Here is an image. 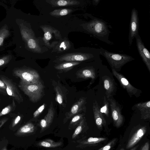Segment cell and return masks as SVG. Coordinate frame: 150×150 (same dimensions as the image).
Returning <instances> with one entry per match:
<instances>
[{
  "mask_svg": "<svg viewBox=\"0 0 150 150\" xmlns=\"http://www.w3.org/2000/svg\"><path fill=\"white\" fill-rule=\"evenodd\" d=\"M62 143L61 142H56L53 140L47 139L40 141L38 144V146L54 148L61 146Z\"/></svg>",
  "mask_w": 150,
  "mask_h": 150,
  "instance_id": "ac0fdd59",
  "label": "cell"
},
{
  "mask_svg": "<svg viewBox=\"0 0 150 150\" xmlns=\"http://www.w3.org/2000/svg\"><path fill=\"white\" fill-rule=\"evenodd\" d=\"M71 10L69 9H60L54 10L50 13V14L55 16H65L70 13Z\"/></svg>",
  "mask_w": 150,
  "mask_h": 150,
  "instance_id": "ffe728a7",
  "label": "cell"
},
{
  "mask_svg": "<svg viewBox=\"0 0 150 150\" xmlns=\"http://www.w3.org/2000/svg\"><path fill=\"white\" fill-rule=\"evenodd\" d=\"M1 79L6 86V91L7 94L13 97L18 103L22 102L23 98L22 95L14 83L11 80L6 77H2Z\"/></svg>",
  "mask_w": 150,
  "mask_h": 150,
  "instance_id": "8992f818",
  "label": "cell"
},
{
  "mask_svg": "<svg viewBox=\"0 0 150 150\" xmlns=\"http://www.w3.org/2000/svg\"><path fill=\"white\" fill-rule=\"evenodd\" d=\"M100 49V55L106 59L111 69L117 71H120L125 64L134 59L132 56L125 54L111 52L101 47Z\"/></svg>",
  "mask_w": 150,
  "mask_h": 150,
  "instance_id": "6da1fadb",
  "label": "cell"
},
{
  "mask_svg": "<svg viewBox=\"0 0 150 150\" xmlns=\"http://www.w3.org/2000/svg\"><path fill=\"white\" fill-rule=\"evenodd\" d=\"M14 100H13L12 103L6 106L0 112V117L9 113L15 107V104Z\"/></svg>",
  "mask_w": 150,
  "mask_h": 150,
  "instance_id": "cb8c5ba5",
  "label": "cell"
},
{
  "mask_svg": "<svg viewBox=\"0 0 150 150\" xmlns=\"http://www.w3.org/2000/svg\"><path fill=\"white\" fill-rule=\"evenodd\" d=\"M84 120L83 119L80 122L79 124L75 129L72 135V138L74 139L81 132L84 123Z\"/></svg>",
  "mask_w": 150,
  "mask_h": 150,
  "instance_id": "d4e9b609",
  "label": "cell"
},
{
  "mask_svg": "<svg viewBox=\"0 0 150 150\" xmlns=\"http://www.w3.org/2000/svg\"><path fill=\"white\" fill-rule=\"evenodd\" d=\"M86 102V100L84 98H80L72 106L69 111L67 114V118H70L84 109Z\"/></svg>",
  "mask_w": 150,
  "mask_h": 150,
  "instance_id": "7c38bea8",
  "label": "cell"
},
{
  "mask_svg": "<svg viewBox=\"0 0 150 150\" xmlns=\"http://www.w3.org/2000/svg\"><path fill=\"white\" fill-rule=\"evenodd\" d=\"M108 99L110 103L112 116L114 125L117 127H119L123 122V116L121 113L120 107L117 105L115 100L112 98Z\"/></svg>",
  "mask_w": 150,
  "mask_h": 150,
  "instance_id": "ba28073f",
  "label": "cell"
},
{
  "mask_svg": "<svg viewBox=\"0 0 150 150\" xmlns=\"http://www.w3.org/2000/svg\"><path fill=\"white\" fill-rule=\"evenodd\" d=\"M28 44L29 47L31 49H34L37 47L36 42L33 39H29Z\"/></svg>",
  "mask_w": 150,
  "mask_h": 150,
  "instance_id": "f546056e",
  "label": "cell"
},
{
  "mask_svg": "<svg viewBox=\"0 0 150 150\" xmlns=\"http://www.w3.org/2000/svg\"><path fill=\"white\" fill-rule=\"evenodd\" d=\"M137 147H138V146H135V147L132 148L130 150H136V149H137ZM120 150H124L123 149H122Z\"/></svg>",
  "mask_w": 150,
  "mask_h": 150,
  "instance_id": "8d00e7d4",
  "label": "cell"
},
{
  "mask_svg": "<svg viewBox=\"0 0 150 150\" xmlns=\"http://www.w3.org/2000/svg\"><path fill=\"white\" fill-rule=\"evenodd\" d=\"M109 103L106 99V97L104 96L103 98V105L100 109V112L102 113L105 114L108 117L109 114Z\"/></svg>",
  "mask_w": 150,
  "mask_h": 150,
  "instance_id": "603a6c76",
  "label": "cell"
},
{
  "mask_svg": "<svg viewBox=\"0 0 150 150\" xmlns=\"http://www.w3.org/2000/svg\"><path fill=\"white\" fill-rule=\"evenodd\" d=\"M48 3L54 6H64L76 5L79 4V2L76 0H50Z\"/></svg>",
  "mask_w": 150,
  "mask_h": 150,
  "instance_id": "2e32d148",
  "label": "cell"
},
{
  "mask_svg": "<svg viewBox=\"0 0 150 150\" xmlns=\"http://www.w3.org/2000/svg\"><path fill=\"white\" fill-rule=\"evenodd\" d=\"M116 139H114L110 142L108 144L98 150H110L114 144Z\"/></svg>",
  "mask_w": 150,
  "mask_h": 150,
  "instance_id": "f1b7e54d",
  "label": "cell"
},
{
  "mask_svg": "<svg viewBox=\"0 0 150 150\" xmlns=\"http://www.w3.org/2000/svg\"><path fill=\"white\" fill-rule=\"evenodd\" d=\"M111 69L113 75L118 80L122 86L126 90L129 95L130 96L132 95L136 97L139 96L141 91L132 85L127 79L122 74L113 69Z\"/></svg>",
  "mask_w": 150,
  "mask_h": 150,
  "instance_id": "277c9868",
  "label": "cell"
},
{
  "mask_svg": "<svg viewBox=\"0 0 150 150\" xmlns=\"http://www.w3.org/2000/svg\"><path fill=\"white\" fill-rule=\"evenodd\" d=\"M106 139V138H105L90 137L82 143L84 144H93L99 143Z\"/></svg>",
  "mask_w": 150,
  "mask_h": 150,
  "instance_id": "44dd1931",
  "label": "cell"
},
{
  "mask_svg": "<svg viewBox=\"0 0 150 150\" xmlns=\"http://www.w3.org/2000/svg\"><path fill=\"white\" fill-rule=\"evenodd\" d=\"M79 62H66L59 64L55 67L58 70L67 71L71 69L74 66L80 64Z\"/></svg>",
  "mask_w": 150,
  "mask_h": 150,
  "instance_id": "d6986e66",
  "label": "cell"
},
{
  "mask_svg": "<svg viewBox=\"0 0 150 150\" xmlns=\"http://www.w3.org/2000/svg\"><path fill=\"white\" fill-rule=\"evenodd\" d=\"M83 114H79L75 115L71 120L70 124H75L80 122L83 119Z\"/></svg>",
  "mask_w": 150,
  "mask_h": 150,
  "instance_id": "4316f807",
  "label": "cell"
},
{
  "mask_svg": "<svg viewBox=\"0 0 150 150\" xmlns=\"http://www.w3.org/2000/svg\"><path fill=\"white\" fill-rule=\"evenodd\" d=\"M8 118H5L0 120V128L6 122Z\"/></svg>",
  "mask_w": 150,
  "mask_h": 150,
  "instance_id": "e575fe53",
  "label": "cell"
},
{
  "mask_svg": "<svg viewBox=\"0 0 150 150\" xmlns=\"http://www.w3.org/2000/svg\"><path fill=\"white\" fill-rule=\"evenodd\" d=\"M14 75L19 77L22 81L28 84L42 83L39 74L36 71L30 69H18L14 71Z\"/></svg>",
  "mask_w": 150,
  "mask_h": 150,
  "instance_id": "3957f363",
  "label": "cell"
},
{
  "mask_svg": "<svg viewBox=\"0 0 150 150\" xmlns=\"http://www.w3.org/2000/svg\"><path fill=\"white\" fill-rule=\"evenodd\" d=\"M95 69L93 66H90L87 68L79 70L76 75L79 78L83 79H91L92 81H94L96 78Z\"/></svg>",
  "mask_w": 150,
  "mask_h": 150,
  "instance_id": "5bb4252c",
  "label": "cell"
},
{
  "mask_svg": "<svg viewBox=\"0 0 150 150\" xmlns=\"http://www.w3.org/2000/svg\"><path fill=\"white\" fill-rule=\"evenodd\" d=\"M105 94L108 98H110L115 90L114 83L112 79L108 76H104L103 79Z\"/></svg>",
  "mask_w": 150,
  "mask_h": 150,
  "instance_id": "9a60e30c",
  "label": "cell"
},
{
  "mask_svg": "<svg viewBox=\"0 0 150 150\" xmlns=\"http://www.w3.org/2000/svg\"><path fill=\"white\" fill-rule=\"evenodd\" d=\"M35 130V126L32 123L29 122L21 127L18 130L16 134L21 135L33 133Z\"/></svg>",
  "mask_w": 150,
  "mask_h": 150,
  "instance_id": "e0dca14e",
  "label": "cell"
},
{
  "mask_svg": "<svg viewBox=\"0 0 150 150\" xmlns=\"http://www.w3.org/2000/svg\"><path fill=\"white\" fill-rule=\"evenodd\" d=\"M93 110L96 125L98 129H101L103 125L106 124V121L102 113L100 112L98 104L96 100L93 103Z\"/></svg>",
  "mask_w": 150,
  "mask_h": 150,
  "instance_id": "30bf717a",
  "label": "cell"
},
{
  "mask_svg": "<svg viewBox=\"0 0 150 150\" xmlns=\"http://www.w3.org/2000/svg\"><path fill=\"white\" fill-rule=\"evenodd\" d=\"M52 33L49 31H46L44 34V38L46 41L50 40L52 38Z\"/></svg>",
  "mask_w": 150,
  "mask_h": 150,
  "instance_id": "4dcf8cb0",
  "label": "cell"
},
{
  "mask_svg": "<svg viewBox=\"0 0 150 150\" xmlns=\"http://www.w3.org/2000/svg\"><path fill=\"white\" fill-rule=\"evenodd\" d=\"M135 38L136 39V45L139 54L149 71L150 72V53L144 46L139 33Z\"/></svg>",
  "mask_w": 150,
  "mask_h": 150,
  "instance_id": "52a82bcc",
  "label": "cell"
},
{
  "mask_svg": "<svg viewBox=\"0 0 150 150\" xmlns=\"http://www.w3.org/2000/svg\"><path fill=\"white\" fill-rule=\"evenodd\" d=\"M46 105V104L43 103L33 113V117L34 118H35L37 117L42 113L44 110Z\"/></svg>",
  "mask_w": 150,
  "mask_h": 150,
  "instance_id": "83f0119b",
  "label": "cell"
},
{
  "mask_svg": "<svg viewBox=\"0 0 150 150\" xmlns=\"http://www.w3.org/2000/svg\"><path fill=\"white\" fill-rule=\"evenodd\" d=\"M136 107L140 111L141 118L147 119L150 118V101L137 103L135 105Z\"/></svg>",
  "mask_w": 150,
  "mask_h": 150,
  "instance_id": "4fadbf2b",
  "label": "cell"
},
{
  "mask_svg": "<svg viewBox=\"0 0 150 150\" xmlns=\"http://www.w3.org/2000/svg\"><path fill=\"white\" fill-rule=\"evenodd\" d=\"M139 18L138 12L135 8L131 11L128 35L129 43L132 45L134 39L139 33Z\"/></svg>",
  "mask_w": 150,
  "mask_h": 150,
  "instance_id": "5b68a950",
  "label": "cell"
},
{
  "mask_svg": "<svg viewBox=\"0 0 150 150\" xmlns=\"http://www.w3.org/2000/svg\"><path fill=\"white\" fill-rule=\"evenodd\" d=\"M149 143L148 142H147L144 144L141 150H149Z\"/></svg>",
  "mask_w": 150,
  "mask_h": 150,
  "instance_id": "d6a6232c",
  "label": "cell"
},
{
  "mask_svg": "<svg viewBox=\"0 0 150 150\" xmlns=\"http://www.w3.org/2000/svg\"><path fill=\"white\" fill-rule=\"evenodd\" d=\"M146 130V126H143L138 129L128 141L126 148H130L136 144L144 135Z\"/></svg>",
  "mask_w": 150,
  "mask_h": 150,
  "instance_id": "8fae6325",
  "label": "cell"
},
{
  "mask_svg": "<svg viewBox=\"0 0 150 150\" xmlns=\"http://www.w3.org/2000/svg\"><path fill=\"white\" fill-rule=\"evenodd\" d=\"M6 86L4 83L0 79V88L6 91Z\"/></svg>",
  "mask_w": 150,
  "mask_h": 150,
  "instance_id": "836d02e7",
  "label": "cell"
},
{
  "mask_svg": "<svg viewBox=\"0 0 150 150\" xmlns=\"http://www.w3.org/2000/svg\"><path fill=\"white\" fill-rule=\"evenodd\" d=\"M21 119V117L20 115L17 116L14 119L13 122L12 126L13 127L16 126L20 121Z\"/></svg>",
  "mask_w": 150,
  "mask_h": 150,
  "instance_id": "1f68e13d",
  "label": "cell"
},
{
  "mask_svg": "<svg viewBox=\"0 0 150 150\" xmlns=\"http://www.w3.org/2000/svg\"><path fill=\"white\" fill-rule=\"evenodd\" d=\"M3 40V39L2 38L0 37V45L2 43Z\"/></svg>",
  "mask_w": 150,
  "mask_h": 150,
  "instance_id": "74e56055",
  "label": "cell"
},
{
  "mask_svg": "<svg viewBox=\"0 0 150 150\" xmlns=\"http://www.w3.org/2000/svg\"><path fill=\"white\" fill-rule=\"evenodd\" d=\"M100 1V0H95L93 1L94 2L93 3H94V5H97L99 3V2Z\"/></svg>",
  "mask_w": 150,
  "mask_h": 150,
  "instance_id": "d590c367",
  "label": "cell"
},
{
  "mask_svg": "<svg viewBox=\"0 0 150 150\" xmlns=\"http://www.w3.org/2000/svg\"><path fill=\"white\" fill-rule=\"evenodd\" d=\"M2 150H7L6 148H4Z\"/></svg>",
  "mask_w": 150,
  "mask_h": 150,
  "instance_id": "f35d334b",
  "label": "cell"
},
{
  "mask_svg": "<svg viewBox=\"0 0 150 150\" xmlns=\"http://www.w3.org/2000/svg\"><path fill=\"white\" fill-rule=\"evenodd\" d=\"M19 86L33 103L38 101L44 93V86L42 83L28 84L20 81Z\"/></svg>",
  "mask_w": 150,
  "mask_h": 150,
  "instance_id": "7a4b0ae2",
  "label": "cell"
},
{
  "mask_svg": "<svg viewBox=\"0 0 150 150\" xmlns=\"http://www.w3.org/2000/svg\"><path fill=\"white\" fill-rule=\"evenodd\" d=\"M69 42L67 40L62 41L58 45L57 47L58 50L63 51L68 49L69 48Z\"/></svg>",
  "mask_w": 150,
  "mask_h": 150,
  "instance_id": "484cf974",
  "label": "cell"
},
{
  "mask_svg": "<svg viewBox=\"0 0 150 150\" xmlns=\"http://www.w3.org/2000/svg\"><path fill=\"white\" fill-rule=\"evenodd\" d=\"M54 114L55 110L53 103L52 102L48 109L47 113L44 118L40 121V125L41 129V132L44 131L50 125L54 119Z\"/></svg>",
  "mask_w": 150,
  "mask_h": 150,
  "instance_id": "9c48e42d",
  "label": "cell"
},
{
  "mask_svg": "<svg viewBox=\"0 0 150 150\" xmlns=\"http://www.w3.org/2000/svg\"><path fill=\"white\" fill-rule=\"evenodd\" d=\"M54 89L56 92L55 100L59 104L62 105L63 97L61 90L58 86H56Z\"/></svg>",
  "mask_w": 150,
  "mask_h": 150,
  "instance_id": "7402d4cb",
  "label": "cell"
}]
</instances>
